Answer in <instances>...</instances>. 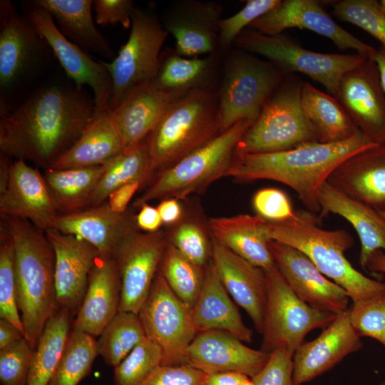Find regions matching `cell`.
Masks as SVG:
<instances>
[{
	"label": "cell",
	"mask_w": 385,
	"mask_h": 385,
	"mask_svg": "<svg viewBox=\"0 0 385 385\" xmlns=\"http://www.w3.org/2000/svg\"><path fill=\"white\" fill-rule=\"evenodd\" d=\"M148 138L123 150L103 165L104 170L93 195L91 206L106 201L116 188L133 182L144 184L149 180Z\"/></svg>",
	"instance_id": "37"
},
{
	"label": "cell",
	"mask_w": 385,
	"mask_h": 385,
	"mask_svg": "<svg viewBox=\"0 0 385 385\" xmlns=\"http://www.w3.org/2000/svg\"><path fill=\"white\" fill-rule=\"evenodd\" d=\"M327 182L375 210L385 208V144L351 155L334 170Z\"/></svg>",
	"instance_id": "27"
},
{
	"label": "cell",
	"mask_w": 385,
	"mask_h": 385,
	"mask_svg": "<svg viewBox=\"0 0 385 385\" xmlns=\"http://www.w3.org/2000/svg\"><path fill=\"white\" fill-rule=\"evenodd\" d=\"M351 324L349 308L336 315L314 339L304 342L293 354V379L302 385L320 376L344 357L362 348Z\"/></svg>",
	"instance_id": "22"
},
{
	"label": "cell",
	"mask_w": 385,
	"mask_h": 385,
	"mask_svg": "<svg viewBox=\"0 0 385 385\" xmlns=\"http://www.w3.org/2000/svg\"><path fill=\"white\" fill-rule=\"evenodd\" d=\"M212 66L210 57H190L172 53L163 59L155 78L162 88L178 92H188L203 86V81Z\"/></svg>",
	"instance_id": "41"
},
{
	"label": "cell",
	"mask_w": 385,
	"mask_h": 385,
	"mask_svg": "<svg viewBox=\"0 0 385 385\" xmlns=\"http://www.w3.org/2000/svg\"><path fill=\"white\" fill-rule=\"evenodd\" d=\"M168 241L187 259L205 267L211 260V246L201 227L195 222L180 225Z\"/></svg>",
	"instance_id": "48"
},
{
	"label": "cell",
	"mask_w": 385,
	"mask_h": 385,
	"mask_svg": "<svg viewBox=\"0 0 385 385\" xmlns=\"http://www.w3.org/2000/svg\"><path fill=\"white\" fill-rule=\"evenodd\" d=\"M168 35L153 14L134 9L128 38L111 62L104 61L112 80L109 110L113 109L135 85L157 76L160 51Z\"/></svg>",
	"instance_id": "12"
},
{
	"label": "cell",
	"mask_w": 385,
	"mask_h": 385,
	"mask_svg": "<svg viewBox=\"0 0 385 385\" xmlns=\"http://www.w3.org/2000/svg\"><path fill=\"white\" fill-rule=\"evenodd\" d=\"M120 298L121 283L115 262L111 255L99 254L72 330L98 337L119 312Z\"/></svg>",
	"instance_id": "25"
},
{
	"label": "cell",
	"mask_w": 385,
	"mask_h": 385,
	"mask_svg": "<svg viewBox=\"0 0 385 385\" xmlns=\"http://www.w3.org/2000/svg\"><path fill=\"white\" fill-rule=\"evenodd\" d=\"M125 150L110 110L96 112L77 142L50 169L103 165Z\"/></svg>",
	"instance_id": "33"
},
{
	"label": "cell",
	"mask_w": 385,
	"mask_h": 385,
	"mask_svg": "<svg viewBox=\"0 0 385 385\" xmlns=\"http://www.w3.org/2000/svg\"><path fill=\"white\" fill-rule=\"evenodd\" d=\"M138 315L146 338L162 351V365L183 364L186 350L198 331L191 309L175 296L158 272Z\"/></svg>",
	"instance_id": "13"
},
{
	"label": "cell",
	"mask_w": 385,
	"mask_h": 385,
	"mask_svg": "<svg viewBox=\"0 0 385 385\" xmlns=\"http://www.w3.org/2000/svg\"><path fill=\"white\" fill-rule=\"evenodd\" d=\"M30 2L47 11L58 31L84 51L113 60L116 54L96 26L92 0H34Z\"/></svg>",
	"instance_id": "31"
},
{
	"label": "cell",
	"mask_w": 385,
	"mask_h": 385,
	"mask_svg": "<svg viewBox=\"0 0 385 385\" xmlns=\"http://www.w3.org/2000/svg\"><path fill=\"white\" fill-rule=\"evenodd\" d=\"M280 0H248L232 16L220 23L219 44L225 48L235 41L238 36L258 18L274 8Z\"/></svg>",
	"instance_id": "47"
},
{
	"label": "cell",
	"mask_w": 385,
	"mask_h": 385,
	"mask_svg": "<svg viewBox=\"0 0 385 385\" xmlns=\"http://www.w3.org/2000/svg\"><path fill=\"white\" fill-rule=\"evenodd\" d=\"M267 280V301L261 349L272 353L283 348L294 354L306 335L324 329L336 314L312 307L289 286L276 264L263 269Z\"/></svg>",
	"instance_id": "10"
},
{
	"label": "cell",
	"mask_w": 385,
	"mask_h": 385,
	"mask_svg": "<svg viewBox=\"0 0 385 385\" xmlns=\"http://www.w3.org/2000/svg\"><path fill=\"white\" fill-rule=\"evenodd\" d=\"M33 352L25 337L0 350L1 385H27Z\"/></svg>",
	"instance_id": "46"
},
{
	"label": "cell",
	"mask_w": 385,
	"mask_h": 385,
	"mask_svg": "<svg viewBox=\"0 0 385 385\" xmlns=\"http://www.w3.org/2000/svg\"><path fill=\"white\" fill-rule=\"evenodd\" d=\"M377 212L379 213L380 217L381 218L382 221L385 224V208L382 210H376Z\"/></svg>",
	"instance_id": "60"
},
{
	"label": "cell",
	"mask_w": 385,
	"mask_h": 385,
	"mask_svg": "<svg viewBox=\"0 0 385 385\" xmlns=\"http://www.w3.org/2000/svg\"><path fill=\"white\" fill-rule=\"evenodd\" d=\"M220 133L218 95L205 86L185 93L148 137L149 180Z\"/></svg>",
	"instance_id": "5"
},
{
	"label": "cell",
	"mask_w": 385,
	"mask_h": 385,
	"mask_svg": "<svg viewBox=\"0 0 385 385\" xmlns=\"http://www.w3.org/2000/svg\"><path fill=\"white\" fill-rule=\"evenodd\" d=\"M303 83L294 74L286 76L244 133L235 154L278 152L318 141L302 108Z\"/></svg>",
	"instance_id": "7"
},
{
	"label": "cell",
	"mask_w": 385,
	"mask_h": 385,
	"mask_svg": "<svg viewBox=\"0 0 385 385\" xmlns=\"http://www.w3.org/2000/svg\"><path fill=\"white\" fill-rule=\"evenodd\" d=\"M135 228V216L127 211L113 212L107 201L78 212L60 214L54 227L88 242L101 255H111L121 240Z\"/></svg>",
	"instance_id": "28"
},
{
	"label": "cell",
	"mask_w": 385,
	"mask_h": 385,
	"mask_svg": "<svg viewBox=\"0 0 385 385\" xmlns=\"http://www.w3.org/2000/svg\"><path fill=\"white\" fill-rule=\"evenodd\" d=\"M307 29L331 40L342 50L352 49L373 58L376 49L337 24L315 0H280L248 29L266 35H277L287 29Z\"/></svg>",
	"instance_id": "16"
},
{
	"label": "cell",
	"mask_w": 385,
	"mask_h": 385,
	"mask_svg": "<svg viewBox=\"0 0 385 385\" xmlns=\"http://www.w3.org/2000/svg\"><path fill=\"white\" fill-rule=\"evenodd\" d=\"M98 337V353L113 367L146 337L138 315L130 312H119Z\"/></svg>",
	"instance_id": "38"
},
{
	"label": "cell",
	"mask_w": 385,
	"mask_h": 385,
	"mask_svg": "<svg viewBox=\"0 0 385 385\" xmlns=\"http://www.w3.org/2000/svg\"><path fill=\"white\" fill-rule=\"evenodd\" d=\"M271 353L255 349L221 330L199 332L188 347L184 364L207 374L235 371L252 379L265 366Z\"/></svg>",
	"instance_id": "20"
},
{
	"label": "cell",
	"mask_w": 385,
	"mask_h": 385,
	"mask_svg": "<svg viewBox=\"0 0 385 385\" xmlns=\"http://www.w3.org/2000/svg\"><path fill=\"white\" fill-rule=\"evenodd\" d=\"M162 363L160 349L145 337L114 367V384L141 385Z\"/></svg>",
	"instance_id": "43"
},
{
	"label": "cell",
	"mask_w": 385,
	"mask_h": 385,
	"mask_svg": "<svg viewBox=\"0 0 385 385\" xmlns=\"http://www.w3.org/2000/svg\"><path fill=\"white\" fill-rule=\"evenodd\" d=\"M158 272L175 296L191 309L203 285L205 267L190 261L168 241Z\"/></svg>",
	"instance_id": "39"
},
{
	"label": "cell",
	"mask_w": 385,
	"mask_h": 385,
	"mask_svg": "<svg viewBox=\"0 0 385 385\" xmlns=\"http://www.w3.org/2000/svg\"><path fill=\"white\" fill-rule=\"evenodd\" d=\"M377 67L381 87L385 93V49L380 47L372 58Z\"/></svg>",
	"instance_id": "59"
},
{
	"label": "cell",
	"mask_w": 385,
	"mask_h": 385,
	"mask_svg": "<svg viewBox=\"0 0 385 385\" xmlns=\"http://www.w3.org/2000/svg\"><path fill=\"white\" fill-rule=\"evenodd\" d=\"M184 93L163 89L154 79L140 83L130 89L119 103L110 110L125 149L145 140L170 104Z\"/></svg>",
	"instance_id": "24"
},
{
	"label": "cell",
	"mask_w": 385,
	"mask_h": 385,
	"mask_svg": "<svg viewBox=\"0 0 385 385\" xmlns=\"http://www.w3.org/2000/svg\"><path fill=\"white\" fill-rule=\"evenodd\" d=\"M379 2L381 4V6L383 10L385 12V0H381V1H379Z\"/></svg>",
	"instance_id": "62"
},
{
	"label": "cell",
	"mask_w": 385,
	"mask_h": 385,
	"mask_svg": "<svg viewBox=\"0 0 385 385\" xmlns=\"http://www.w3.org/2000/svg\"><path fill=\"white\" fill-rule=\"evenodd\" d=\"M301 103L320 143L344 141L361 132L334 96L317 89L309 82L303 83Z\"/></svg>",
	"instance_id": "34"
},
{
	"label": "cell",
	"mask_w": 385,
	"mask_h": 385,
	"mask_svg": "<svg viewBox=\"0 0 385 385\" xmlns=\"http://www.w3.org/2000/svg\"><path fill=\"white\" fill-rule=\"evenodd\" d=\"M222 8L214 2L179 4L168 15L164 28L175 41V51L185 57L211 53L219 43Z\"/></svg>",
	"instance_id": "26"
},
{
	"label": "cell",
	"mask_w": 385,
	"mask_h": 385,
	"mask_svg": "<svg viewBox=\"0 0 385 385\" xmlns=\"http://www.w3.org/2000/svg\"><path fill=\"white\" fill-rule=\"evenodd\" d=\"M380 385H385V381L381 382V384H380Z\"/></svg>",
	"instance_id": "63"
},
{
	"label": "cell",
	"mask_w": 385,
	"mask_h": 385,
	"mask_svg": "<svg viewBox=\"0 0 385 385\" xmlns=\"http://www.w3.org/2000/svg\"><path fill=\"white\" fill-rule=\"evenodd\" d=\"M378 145L361 132L341 142H310L287 150L235 154L227 176L242 181L270 180L292 188L311 212L334 170L351 155Z\"/></svg>",
	"instance_id": "2"
},
{
	"label": "cell",
	"mask_w": 385,
	"mask_h": 385,
	"mask_svg": "<svg viewBox=\"0 0 385 385\" xmlns=\"http://www.w3.org/2000/svg\"><path fill=\"white\" fill-rule=\"evenodd\" d=\"M208 374L190 365H160L141 385H206Z\"/></svg>",
	"instance_id": "51"
},
{
	"label": "cell",
	"mask_w": 385,
	"mask_h": 385,
	"mask_svg": "<svg viewBox=\"0 0 385 385\" xmlns=\"http://www.w3.org/2000/svg\"><path fill=\"white\" fill-rule=\"evenodd\" d=\"M96 113L83 88L59 83L35 91L0 114L1 153L50 169L80 138Z\"/></svg>",
	"instance_id": "1"
},
{
	"label": "cell",
	"mask_w": 385,
	"mask_h": 385,
	"mask_svg": "<svg viewBox=\"0 0 385 385\" xmlns=\"http://www.w3.org/2000/svg\"><path fill=\"white\" fill-rule=\"evenodd\" d=\"M252 205L257 215L267 221H287L297 215L286 193L277 188H267L257 191Z\"/></svg>",
	"instance_id": "49"
},
{
	"label": "cell",
	"mask_w": 385,
	"mask_h": 385,
	"mask_svg": "<svg viewBox=\"0 0 385 385\" xmlns=\"http://www.w3.org/2000/svg\"><path fill=\"white\" fill-rule=\"evenodd\" d=\"M287 74L267 60L245 51L225 66L218 94L220 132L258 117L266 101Z\"/></svg>",
	"instance_id": "9"
},
{
	"label": "cell",
	"mask_w": 385,
	"mask_h": 385,
	"mask_svg": "<svg viewBox=\"0 0 385 385\" xmlns=\"http://www.w3.org/2000/svg\"><path fill=\"white\" fill-rule=\"evenodd\" d=\"M163 223L173 224L180 220L182 208L178 200L175 198L165 199L160 201L157 207Z\"/></svg>",
	"instance_id": "55"
},
{
	"label": "cell",
	"mask_w": 385,
	"mask_h": 385,
	"mask_svg": "<svg viewBox=\"0 0 385 385\" xmlns=\"http://www.w3.org/2000/svg\"><path fill=\"white\" fill-rule=\"evenodd\" d=\"M103 170V165L44 170V178L59 215L91 207Z\"/></svg>",
	"instance_id": "35"
},
{
	"label": "cell",
	"mask_w": 385,
	"mask_h": 385,
	"mask_svg": "<svg viewBox=\"0 0 385 385\" xmlns=\"http://www.w3.org/2000/svg\"><path fill=\"white\" fill-rule=\"evenodd\" d=\"M233 301L210 260L205 267L203 285L191 309L192 320L198 333L221 330L235 336L244 342H252V331L243 322Z\"/></svg>",
	"instance_id": "29"
},
{
	"label": "cell",
	"mask_w": 385,
	"mask_h": 385,
	"mask_svg": "<svg viewBox=\"0 0 385 385\" xmlns=\"http://www.w3.org/2000/svg\"><path fill=\"white\" fill-rule=\"evenodd\" d=\"M247 376L235 371H223L208 374L206 385H242Z\"/></svg>",
	"instance_id": "56"
},
{
	"label": "cell",
	"mask_w": 385,
	"mask_h": 385,
	"mask_svg": "<svg viewBox=\"0 0 385 385\" xmlns=\"http://www.w3.org/2000/svg\"><path fill=\"white\" fill-rule=\"evenodd\" d=\"M97 355L94 337L71 329L58 366L48 385H78L90 374Z\"/></svg>",
	"instance_id": "40"
},
{
	"label": "cell",
	"mask_w": 385,
	"mask_h": 385,
	"mask_svg": "<svg viewBox=\"0 0 385 385\" xmlns=\"http://www.w3.org/2000/svg\"><path fill=\"white\" fill-rule=\"evenodd\" d=\"M349 317L361 337L373 338L385 346V291L353 302Z\"/></svg>",
	"instance_id": "45"
},
{
	"label": "cell",
	"mask_w": 385,
	"mask_h": 385,
	"mask_svg": "<svg viewBox=\"0 0 385 385\" xmlns=\"http://www.w3.org/2000/svg\"><path fill=\"white\" fill-rule=\"evenodd\" d=\"M242 385H255L253 381L251 379H249L247 381H245Z\"/></svg>",
	"instance_id": "61"
},
{
	"label": "cell",
	"mask_w": 385,
	"mask_h": 385,
	"mask_svg": "<svg viewBox=\"0 0 385 385\" xmlns=\"http://www.w3.org/2000/svg\"><path fill=\"white\" fill-rule=\"evenodd\" d=\"M26 14L48 43L66 75L78 88L89 86L93 93L96 112L109 110L112 95L111 74L103 61H95L58 31L51 16L30 1Z\"/></svg>",
	"instance_id": "15"
},
{
	"label": "cell",
	"mask_w": 385,
	"mask_h": 385,
	"mask_svg": "<svg viewBox=\"0 0 385 385\" xmlns=\"http://www.w3.org/2000/svg\"><path fill=\"white\" fill-rule=\"evenodd\" d=\"M332 12L339 19L367 32L385 49V12L379 1L341 0L334 3Z\"/></svg>",
	"instance_id": "44"
},
{
	"label": "cell",
	"mask_w": 385,
	"mask_h": 385,
	"mask_svg": "<svg viewBox=\"0 0 385 385\" xmlns=\"http://www.w3.org/2000/svg\"><path fill=\"white\" fill-rule=\"evenodd\" d=\"M140 209L135 216L138 228L146 232L158 231L163 222L157 207L145 204Z\"/></svg>",
	"instance_id": "54"
},
{
	"label": "cell",
	"mask_w": 385,
	"mask_h": 385,
	"mask_svg": "<svg viewBox=\"0 0 385 385\" xmlns=\"http://www.w3.org/2000/svg\"><path fill=\"white\" fill-rule=\"evenodd\" d=\"M265 220L241 214L212 217L209 227L212 238L253 265L267 269L275 265L265 231Z\"/></svg>",
	"instance_id": "32"
},
{
	"label": "cell",
	"mask_w": 385,
	"mask_h": 385,
	"mask_svg": "<svg viewBox=\"0 0 385 385\" xmlns=\"http://www.w3.org/2000/svg\"><path fill=\"white\" fill-rule=\"evenodd\" d=\"M269 246L280 273L302 301L336 315L349 309L347 292L322 274L303 252L271 240Z\"/></svg>",
	"instance_id": "19"
},
{
	"label": "cell",
	"mask_w": 385,
	"mask_h": 385,
	"mask_svg": "<svg viewBox=\"0 0 385 385\" xmlns=\"http://www.w3.org/2000/svg\"><path fill=\"white\" fill-rule=\"evenodd\" d=\"M24 338V333L9 321L0 318V350Z\"/></svg>",
	"instance_id": "57"
},
{
	"label": "cell",
	"mask_w": 385,
	"mask_h": 385,
	"mask_svg": "<svg viewBox=\"0 0 385 385\" xmlns=\"http://www.w3.org/2000/svg\"><path fill=\"white\" fill-rule=\"evenodd\" d=\"M235 43L242 51L258 54L287 74L303 73L335 96L342 76L366 58L363 55L325 53L305 48L282 34L266 35L247 29Z\"/></svg>",
	"instance_id": "8"
},
{
	"label": "cell",
	"mask_w": 385,
	"mask_h": 385,
	"mask_svg": "<svg viewBox=\"0 0 385 385\" xmlns=\"http://www.w3.org/2000/svg\"><path fill=\"white\" fill-rule=\"evenodd\" d=\"M366 269L385 275V252L377 250L369 258Z\"/></svg>",
	"instance_id": "58"
},
{
	"label": "cell",
	"mask_w": 385,
	"mask_h": 385,
	"mask_svg": "<svg viewBox=\"0 0 385 385\" xmlns=\"http://www.w3.org/2000/svg\"><path fill=\"white\" fill-rule=\"evenodd\" d=\"M211 260L232 299L262 333L267 301V280L262 268L236 255L212 238Z\"/></svg>",
	"instance_id": "23"
},
{
	"label": "cell",
	"mask_w": 385,
	"mask_h": 385,
	"mask_svg": "<svg viewBox=\"0 0 385 385\" xmlns=\"http://www.w3.org/2000/svg\"><path fill=\"white\" fill-rule=\"evenodd\" d=\"M141 185L140 182H133L113 190L106 200L111 209L116 213L125 212L129 202Z\"/></svg>",
	"instance_id": "53"
},
{
	"label": "cell",
	"mask_w": 385,
	"mask_h": 385,
	"mask_svg": "<svg viewBox=\"0 0 385 385\" xmlns=\"http://www.w3.org/2000/svg\"><path fill=\"white\" fill-rule=\"evenodd\" d=\"M0 214L26 220L44 232L54 229L59 212L38 168L24 160L11 161L0 186Z\"/></svg>",
	"instance_id": "18"
},
{
	"label": "cell",
	"mask_w": 385,
	"mask_h": 385,
	"mask_svg": "<svg viewBox=\"0 0 385 385\" xmlns=\"http://www.w3.org/2000/svg\"><path fill=\"white\" fill-rule=\"evenodd\" d=\"M0 318L11 322L24 334V325L17 303L14 242L11 236L1 224L0 227Z\"/></svg>",
	"instance_id": "42"
},
{
	"label": "cell",
	"mask_w": 385,
	"mask_h": 385,
	"mask_svg": "<svg viewBox=\"0 0 385 385\" xmlns=\"http://www.w3.org/2000/svg\"><path fill=\"white\" fill-rule=\"evenodd\" d=\"M133 1L130 0H95L93 11L98 24H120L124 29L131 26Z\"/></svg>",
	"instance_id": "52"
},
{
	"label": "cell",
	"mask_w": 385,
	"mask_h": 385,
	"mask_svg": "<svg viewBox=\"0 0 385 385\" xmlns=\"http://www.w3.org/2000/svg\"><path fill=\"white\" fill-rule=\"evenodd\" d=\"M334 97L359 131L372 142L385 144V93L373 59L346 71Z\"/></svg>",
	"instance_id": "17"
},
{
	"label": "cell",
	"mask_w": 385,
	"mask_h": 385,
	"mask_svg": "<svg viewBox=\"0 0 385 385\" xmlns=\"http://www.w3.org/2000/svg\"><path fill=\"white\" fill-rule=\"evenodd\" d=\"M311 212H297L284 222L265 220V231L271 240L292 246L307 256L329 279L344 288L354 302L385 291V283L356 270L345 256L354 245L345 230H324Z\"/></svg>",
	"instance_id": "4"
},
{
	"label": "cell",
	"mask_w": 385,
	"mask_h": 385,
	"mask_svg": "<svg viewBox=\"0 0 385 385\" xmlns=\"http://www.w3.org/2000/svg\"><path fill=\"white\" fill-rule=\"evenodd\" d=\"M253 122L245 120L237 123L157 174L135 205L140 207L157 200L184 199L227 176L237 145Z\"/></svg>",
	"instance_id": "6"
},
{
	"label": "cell",
	"mask_w": 385,
	"mask_h": 385,
	"mask_svg": "<svg viewBox=\"0 0 385 385\" xmlns=\"http://www.w3.org/2000/svg\"><path fill=\"white\" fill-rule=\"evenodd\" d=\"M168 242L163 232H140L135 228L114 249L111 256L121 283L119 312L138 314L150 292Z\"/></svg>",
	"instance_id": "14"
},
{
	"label": "cell",
	"mask_w": 385,
	"mask_h": 385,
	"mask_svg": "<svg viewBox=\"0 0 385 385\" xmlns=\"http://www.w3.org/2000/svg\"><path fill=\"white\" fill-rule=\"evenodd\" d=\"M320 219L332 213L339 215L354 228L361 243L359 262L366 269L377 250L385 252V224L376 210L350 197L327 182L319 195Z\"/></svg>",
	"instance_id": "30"
},
{
	"label": "cell",
	"mask_w": 385,
	"mask_h": 385,
	"mask_svg": "<svg viewBox=\"0 0 385 385\" xmlns=\"http://www.w3.org/2000/svg\"><path fill=\"white\" fill-rule=\"evenodd\" d=\"M73 317L58 309L50 318L34 349L27 385H48L63 354Z\"/></svg>",
	"instance_id": "36"
},
{
	"label": "cell",
	"mask_w": 385,
	"mask_h": 385,
	"mask_svg": "<svg viewBox=\"0 0 385 385\" xmlns=\"http://www.w3.org/2000/svg\"><path fill=\"white\" fill-rule=\"evenodd\" d=\"M1 224L13 240L18 307L25 339L34 349L58 309L54 250L46 232L26 220L1 216Z\"/></svg>",
	"instance_id": "3"
},
{
	"label": "cell",
	"mask_w": 385,
	"mask_h": 385,
	"mask_svg": "<svg viewBox=\"0 0 385 385\" xmlns=\"http://www.w3.org/2000/svg\"><path fill=\"white\" fill-rule=\"evenodd\" d=\"M55 252L58 308L76 317L84 298L90 272L99 256L88 242L56 229L46 231Z\"/></svg>",
	"instance_id": "21"
},
{
	"label": "cell",
	"mask_w": 385,
	"mask_h": 385,
	"mask_svg": "<svg viewBox=\"0 0 385 385\" xmlns=\"http://www.w3.org/2000/svg\"><path fill=\"white\" fill-rule=\"evenodd\" d=\"M50 47L29 16L0 1V114L9 98L41 67Z\"/></svg>",
	"instance_id": "11"
},
{
	"label": "cell",
	"mask_w": 385,
	"mask_h": 385,
	"mask_svg": "<svg viewBox=\"0 0 385 385\" xmlns=\"http://www.w3.org/2000/svg\"><path fill=\"white\" fill-rule=\"evenodd\" d=\"M293 354L275 349L262 370L251 379L255 385H297L293 379Z\"/></svg>",
	"instance_id": "50"
}]
</instances>
